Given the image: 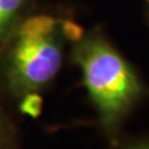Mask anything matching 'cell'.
Here are the masks:
<instances>
[{"mask_svg":"<svg viewBox=\"0 0 149 149\" xmlns=\"http://www.w3.org/2000/svg\"><path fill=\"white\" fill-rule=\"evenodd\" d=\"M72 61L82 73L98 128L108 144L116 143L129 116L146 97L144 81L100 30L85 33L73 44Z\"/></svg>","mask_w":149,"mask_h":149,"instance_id":"obj_1","label":"cell"},{"mask_svg":"<svg viewBox=\"0 0 149 149\" xmlns=\"http://www.w3.org/2000/svg\"><path fill=\"white\" fill-rule=\"evenodd\" d=\"M63 39L60 29L50 36L15 32L7 59V79L16 94L37 92L54 80L62 65Z\"/></svg>","mask_w":149,"mask_h":149,"instance_id":"obj_2","label":"cell"},{"mask_svg":"<svg viewBox=\"0 0 149 149\" xmlns=\"http://www.w3.org/2000/svg\"><path fill=\"white\" fill-rule=\"evenodd\" d=\"M60 29V20L50 15H37L27 18L15 32L29 36H50Z\"/></svg>","mask_w":149,"mask_h":149,"instance_id":"obj_3","label":"cell"},{"mask_svg":"<svg viewBox=\"0 0 149 149\" xmlns=\"http://www.w3.org/2000/svg\"><path fill=\"white\" fill-rule=\"evenodd\" d=\"M27 0H0V41L13 31Z\"/></svg>","mask_w":149,"mask_h":149,"instance_id":"obj_4","label":"cell"},{"mask_svg":"<svg viewBox=\"0 0 149 149\" xmlns=\"http://www.w3.org/2000/svg\"><path fill=\"white\" fill-rule=\"evenodd\" d=\"M43 108V98L37 92H29L22 95V100L19 104V109L22 114L29 117L38 118Z\"/></svg>","mask_w":149,"mask_h":149,"instance_id":"obj_5","label":"cell"},{"mask_svg":"<svg viewBox=\"0 0 149 149\" xmlns=\"http://www.w3.org/2000/svg\"><path fill=\"white\" fill-rule=\"evenodd\" d=\"M60 30H61V33L64 39H66L68 41L72 42L73 44L82 40L86 33L84 29L81 27L79 23L74 22L73 20H70V19L60 20Z\"/></svg>","mask_w":149,"mask_h":149,"instance_id":"obj_6","label":"cell"},{"mask_svg":"<svg viewBox=\"0 0 149 149\" xmlns=\"http://www.w3.org/2000/svg\"><path fill=\"white\" fill-rule=\"evenodd\" d=\"M108 149H149V135L130 138L120 137L116 143L109 145Z\"/></svg>","mask_w":149,"mask_h":149,"instance_id":"obj_7","label":"cell"},{"mask_svg":"<svg viewBox=\"0 0 149 149\" xmlns=\"http://www.w3.org/2000/svg\"><path fill=\"white\" fill-rule=\"evenodd\" d=\"M10 138H11L10 135H9V133L6 130L5 125L2 124L1 119H0V146L8 144L9 140H10Z\"/></svg>","mask_w":149,"mask_h":149,"instance_id":"obj_8","label":"cell"},{"mask_svg":"<svg viewBox=\"0 0 149 149\" xmlns=\"http://www.w3.org/2000/svg\"><path fill=\"white\" fill-rule=\"evenodd\" d=\"M145 5H146V10H147V13H148L149 17V0H145Z\"/></svg>","mask_w":149,"mask_h":149,"instance_id":"obj_9","label":"cell"}]
</instances>
